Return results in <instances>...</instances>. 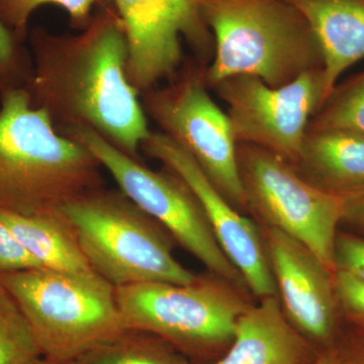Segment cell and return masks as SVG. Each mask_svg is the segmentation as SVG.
I'll use <instances>...</instances> for the list:
<instances>
[{"label": "cell", "mask_w": 364, "mask_h": 364, "mask_svg": "<svg viewBox=\"0 0 364 364\" xmlns=\"http://www.w3.org/2000/svg\"><path fill=\"white\" fill-rule=\"evenodd\" d=\"M141 152L176 174L198 198L220 247L258 299L277 296V286L257 223L239 212L178 144L161 132H151Z\"/></svg>", "instance_id": "7c38bea8"}, {"label": "cell", "mask_w": 364, "mask_h": 364, "mask_svg": "<svg viewBox=\"0 0 364 364\" xmlns=\"http://www.w3.org/2000/svg\"><path fill=\"white\" fill-rule=\"evenodd\" d=\"M198 2L215 42L214 56L205 70L210 90L239 75L279 87L324 67L312 28L287 0Z\"/></svg>", "instance_id": "3957f363"}, {"label": "cell", "mask_w": 364, "mask_h": 364, "mask_svg": "<svg viewBox=\"0 0 364 364\" xmlns=\"http://www.w3.org/2000/svg\"><path fill=\"white\" fill-rule=\"evenodd\" d=\"M127 328L161 337L189 360L222 358L252 294L207 272L191 284L151 282L116 287Z\"/></svg>", "instance_id": "8992f818"}, {"label": "cell", "mask_w": 364, "mask_h": 364, "mask_svg": "<svg viewBox=\"0 0 364 364\" xmlns=\"http://www.w3.org/2000/svg\"><path fill=\"white\" fill-rule=\"evenodd\" d=\"M42 268L18 239L0 221V273Z\"/></svg>", "instance_id": "cb8c5ba5"}, {"label": "cell", "mask_w": 364, "mask_h": 364, "mask_svg": "<svg viewBox=\"0 0 364 364\" xmlns=\"http://www.w3.org/2000/svg\"><path fill=\"white\" fill-rule=\"evenodd\" d=\"M228 105L237 144L269 151L296 164L311 119L324 104L323 69L272 87L253 76L224 79L213 88Z\"/></svg>", "instance_id": "30bf717a"}, {"label": "cell", "mask_w": 364, "mask_h": 364, "mask_svg": "<svg viewBox=\"0 0 364 364\" xmlns=\"http://www.w3.org/2000/svg\"><path fill=\"white\" fill-rule=\"evenodd\" d=\"M77 364H195L161 337L127 328L76 359Z\"/></svg>", "instance_id": "ac0fdd59"}, {"label": "cell", "mask_w": 364, "mask_h": 364, "mask_svg": "<svg viewBox=\"0 0 364 364\" xmlns=\"http://www.w3.org/2000/svg\"><path fill=\"white\" fill-rule=\"evenodd\" d=\"M102 0H0V21L21 43L28 40V21L40 7L51 4L61 7L69 16L70 26L85 30L90 25L95 7Z\"/></svg>", "instance_id": "44dd1931"}, {"label": "cell", "mask_w": 364, "mask_h": 364, "mask_svg": "<svg viewBox=\"0 0 364 364\" xmlns=\"http://www.w3.org/2000/svg\"><path fill=\"white\" fill-rule=\"evenodd\" d=\"M314 364H339L338 352L336 349L322 352Z\"/></svg>", "instance_id": "83f0119b"}, {"label": "cell", "mask_w": 364, "mask_h": 364, "mask_svg": "<svg viewBox=\"0 0 364 364\" xmlns=\"http://www.w3.org/2000/svg\"><path fill=\"white\" fill-rule=\"evenodd\" d=\"M205 65L184 60L165 85L141 93L148 119L191 155L228 202L247 214L237 161V142L227 112L208 93Z\"/></svg>", "instance_id": "52a82bcc"}, {"label": "cell", "mask_w": 364, "mask_h": 364, "mask_svg": "<svg viewBox=\"0 0 364 364\" xmlns=\"http://www.w3.org/2000/svg\"><path fill=\"white\" fill-rule=\"evenodd\" d=\"M343 221L364 229V195L348 200Z\"/></svg>", "instance_id": "4316f807"}, {"label": "cell", "mask_w": 364, "mask_h": 364, "mask_svg": "<svg viewBox=\"0 0 364 364\" xmlns=\"http://www.w3.org/2000/svg\"><path fill=\"white\" fill-rule=\"evenodd\" d=\"M0 221L42 268L64 273L93 272L73 227L61 210L33 217L0 212Z\"/></svg>", "instance_id": "e0dca14e"}, {"label": "cell", "mask_w": 364, "mask_h": 364, "mask_svg": "<svg viewBox=\"0 0 364 364\" xmlns=\"http://www.w3.org/2000/svg\"><path fill=\"white\" fill-rule=\"evenodd\" d=\"M339 364H364V333L354 339L345 350H337Z\"/></svg>", "instance_id": "484cf974"}, {"label": "cell", "mask_w": 364, "mask_h": 364, "mask_svg": "<svg viewBox=\"0 0 364 364\" xmlns=\"http://www.w3.org/2000/svg\"><path fill=\"white\" fill-rule=\"evenodd\" d=\"M347 130L364 135V71L337 85L317 114L309 131Z\"/></svg>", "instance_id": "d6986e66"}, {"label": "cell", "mask_w": 364, "mask_h": 364, "mask_svg": "<svg viewBox=\"0 0 364 364\" xmlns=\"http://www.w3.org/2000/svg\"><path fill=\"white\" fill-rule=\"evenodd\" d=\"M62 135L90 150L114 178L117 188L159 222L208 272L250 293L241 273L220 247L198 198L176 174L165 167L162 171L149 168L90 129H73Z\"/></svg>", "instance_id": "9c48e42d"}, {"label": "cell", "mask_w": 364, "mask_h": 364, "mask_svg": "<svg viewBox=\"0 0 364 364\" xmlns=\"http://www.w3.org/2000/svg\"><path fill=\"white\" fill-rule=\"evenodd\" d=\"M33 72L30 50L0 21V93L26 88Z\"/></svg>", "instance_id": "7402d4cb"}, {"label": "cell", "mask_w": 364, "mask_h": 364, "mask_svg": "<svg viewBox=\"0 0 364 364\" xmlns=\"http://www.w3.org/2000/svg\"><path fill=\"white\" fill-rule=\"evenodd\" d=\"M123 23L128 43L127 77L140 93L170 80L184 63L182 40L208 66L213 33L198 0H107Z\"/></svg>", "instance_id": "8fae6325"}, {"label": "cell", "mask_w": 364, "mask_h": 364, "mask_svg": "<svg viewBox=\"0 0 364 364\" xmlns=\"http://www.w3.org/2000/svg\"><path fill=\"white\" fill-rule=\"evenodd\" d=\"M102 164L62 135L26 88L0 93V212L50 214L105 186Z\"/></svg>", "instance_id": "7a4b0ae2"}, {"label": "cell", "mask_w": 364, "mask_h": 364, "mask_svg": "<svg viewBox=\"0 0 364 364\" xmlns=\"http://www.w3.org/2000/svg\"><path fill=\"white\" fill-rule=\"evenodd\" d=\"M336 270H344L364 282V239L337 233L335 240Z\"/></svg>", "instance_id": "d4e9b609"}, {"label": "cell", "mask_w": 364, "mask_h": 364, "mask_svg": "<svg viewBox=\"0 0 364 364\" xmlns=\"http://www.w3.org/2000/svg\"><path fill=\"white\" fill-rule=\"evenodd\" d=\"M33 72L26 90L60 134L87 128L133 159L150 135L141 93L127 77L128 43L121 18L102 0L74 35L28 31Z\"/></svg>", "instance_id": "6da1fadb"}, {"label": "cell", "mask_w": 364, "mask_h": 364, "mask_svg": "<svg viewBox=\"0 0 364 364\" xmlns=\"http://www.w3.org/2000/svg\"><path fill=\"white\" fill-rule=\"evenodd\" d=\"M287 1L308 21L320 44L326 100L340 76L364 59V0Z\"/></svg>", "instance_id": "9a60e30c"}, {"label": "cell", "mask_w": 364, "mask_h": 364, "mask_svg": "<svg viewBox=\"0 0 364 364\" xmlns=\"http://www.w3.org/2000/svg\"><path fill=\"white\" fill-rule=\"evenodd\" d=\"M93 272L114 287L141 282L186 284L198 279L173 255L176 240L119 188L102 186L60 208Z\"/></svg>", "instance_id": "277c9868"}, {"label": "cell", "mask_w": 364, "mask_h": 364, "mask_svg": "<svg viewBox=\"0 0 364 364\" xmlns=\"http://www.w3.org/2000/svg\"><path fill=\"white\" fill-rule=\"evenodd\" d=\"M320 355L286 317L279 296H267L242 314L226 353L212 364H314Z\"/></svg>", "instance_id": "5bb4252c"}, {"label": "cell", "mask_w": 364, "mask_h": 364, "mask_svg": "<svg viewBox=\"0 0 364 364\" xmlns=\"http://www.w3.org/2000/svg\"><path fill=\"white\" fill-rule=\"evenodd\" d=\"M339 308L364 329V282L344 270L333 274Z\"/></svg>", "instance_id": "603a6c76"}, {"label": "cell", "mask_w": 364, "mask_h": 364, "mask_svg": "<svg viewBox=\"0 0 364 364\" xmlns=\"http://www.w3.org/2000/svg\"><path fill=\"white\" fill-rule=\"evenodd\" d=\"M237 161L254 221L296 239L334 274L337 227L348 200L315 188L293 165L258 146L237 144Z\"/></svg>", "instance_id": "ba28073f"}, {"label": "cell", "mask_w": 364, "mask_h": 364, "mask_svg": "<svg viewBox=\"0 0 364 364\" xmlns=\"http://www.w3.org/2000/svg\"><path fill=\"white\" fill-rule=\"evenodd\" d=\"M294 169L329 195H364V135L347 130L309 131Z\"/></svg>", "instance_id": "2e32d148"}, {"label": "cell", "mask_w": 364, "mask_h": 364, "mask_svg": "<svg viewBox=\"0 0 364 364\" xmlns=\"http://www.w3.org/2000/svg\"><path fill=\"white\" fill-rule=\"evenodd\" d=\"M32 364H77L76 361H61V360H55V359L44 358V356H41V358H38L37 360L33 361Z\"/></svg>", "instance_id": "f1b7e54d"}, {"label": "cell", "mask_w": 364, "mask_h": 364, "mask_svg": "<svg viewBox=\"0 0 364 364\" xmlns=\"http://www.w3.org/2000/svg\"><path fill=\"white\" fill-rule=\"evenodd\" d=\"M259 227L284 315L313 343L329 344L340 310L333 273L296 239Z\"/></svg>", "instance_id": "4fadbf2b"}, {"label": "cell", "mask_w": 364, "mask_h": 364, "mask_svg": "<svg viewBox=\"0 0 364 364\" xmlns=\"http://www.w3.org/2000/svg\"><path fill=\"white\" fill-rule=\"evenodd\" d=\"M44 358L74 361L127 329L116 287L97 272L0 273Z\"/></svg>", "instance_id": "5b68a950"}, {"label": "cell", "mask_w": 364, "mask_h": 364, "mask_svg": "<svg viewBox=\"0 0 364 364\" xmlns=\"http://www.w3.org/2000/svg\"><path fill=\"white\" fill-rule=\"evenodd\" d=\"M41 356L25 316L0 279V364H32Z\"/></svg>", "instance_id": "ffe728a7"}]
</instances>
